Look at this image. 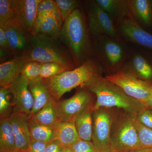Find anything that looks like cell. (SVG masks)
I'll use <instances>...</instances> for the list:
<instances>
[{
	"label": "cell",
	"instance_id": "cell-36",
	"mask_svg": "<svg viewBox=\"0 0 152 152\" xmlns=\"http://www.w3.org/2000/svg\"><path fill=\"white\" fill-rule=\"evenodd\" d=\"M48 143L31 141L28 152H45Z\"/></svg>",
	"mask_w": 152,
	"mask_h": 152
},
{
	"label": "cell",
	"instance_id": "cell-13",
	"mask_svg": "<svg viewBox=\"0 0 152 152\" xmlns=\"http://www.w3.org/2000/svg\"><path fill=\"white\" fill-rule=\"evenodd\" d=\"M29 81L20 76L8 88L12 96L14 110L31 115L34 100L29 89Z\"/></svg>",
	"mask_w": 152,
	"mask_h": 152
},
{
	"label": "cell",
	"instance_id": "cell-29",
	"mask_svg": "<svg viewBox=\"0 0 152 152\" xmlns=\"http://www.w3.org/2000/svg\"><path fill=\"white\" fill-rule=\"evenodd\" d=\"M69 71L64 66L55 63L42 64L39 77L45 80Z\"/></svg>",
	"mask_w": 152,
	"mask_h": 152
},
{
	"label": "cell",
	"instance_id": "cell-32",
	"mask_svg": "<svg viewBox=\"0 0 152 152\" xmlns=\"http://www.w3.org/2000/svg\"><path fill=\"white\" fill-rule=\"evenodd\" d=\"M136 119L142 125L152 129V109L146 107L143 109L137 114Z\"/></svg>",
	"mask_w": 152,
	"mask_h": 152
},
{
	"label": "cell",
	"instance_id": "cell-35",
	"mask_svg": "<svg viewBox=\"0 0 152 152\" xmlns=\"http://www.w3.org/2000/svg\"><path fill=\"white\" fill-rule=\"evenodd\" d=\"M66 148L58 140H54L48 143L45 152H63Z\"/></svg>",
	"mask_w": 152,
	"mask_h": 152
},
{
	"label": "cell",
	"instance_id": "cell-5",
	"mask_svg": "<svg viewBox=\"0 0 152 152\" xmlns=\"http://www.w3.org/2000/svg\"><path fill=\"white\" fill-rule=\"evenodd\" d=\"M93 58L97 61L107 75L121 70L129 51L130 46L123 39L107 35L94 38Z\"/></svg>",
	"mask_w": 152,
	"mask_h": 152
},
{
	"label": "cell",
	"instance_id": "cell-20",
	"mask_svg": "<svg viewBox=\"0 0 152 152\" xmlns=\"http://www.w3.org/2000/svg\"><path fill=\"white\" fill-rule=\"evenodd\" d=\"M93 107L90 105L76 116L73 122L80 139L92 141L93 128Z\"/></svg>",
	"mask_w": 152,
	"mask_h": 152
},
{
	"label": "cell",
	"instance_id": "cell-33",
	"mask_svg": "<svg viewBox=\"0 0 152 152\" xmlns=\"http://www.w3.org/2000/svg\"><path fill=\"white\" fill-rule=\"evenodd\" d=\"M73 152H98L92 141L81 139L70 147Z\"/></svg>",
	"mask_w": 152,
	"mask_h": 152
},
{
	"label": "cell",
	"instance_id": "cell-26",
	"mask_svg": "<svg viewBox=\"0 0 152 152\" xmlns=\"http://www.w3.org/2000/svg\"><path fill=\"white\" fill-rule=\"evenodd\" d=\"M8 87H1L0 89V117L1 120L8 118L12 113V104L11 102Z\"/></svg>",
	"mask_w": 152,
	"mask_h": 152
},
{
	"label": "cell",
	"instance_id": "cell-19",
	"mask_svg": "<svg viewBox=\"0 0 152 152\" xmlns=\"http://www.w3.org/2000/svg\"><path fill=\"white\" fill-rule=\"evenodd\" d=\"M29 89L34 100L31 115H33L42 109L53 97L45 81L39 77L29 81Z\"/></svg>",
	"mask_w": 152,
	"mask_h": 152
},
{
	"label": "cell",
	"instance_id": "cell-9",
	"mask_svg": "<svg viewBox=\"0 0 152 152\" xmlns=\"http://www.w3.org/2000/svg\"><path fill=\"white\" fill-rule=\"evenodd\" d=\"M92 142L98 152L113 151L110 141L113 117L112 114L101 108L94 111Z\"/></svg>",
	"mask_w": 152,
	"mask_h": 152
},
{
	"label": "cell",
	"instance_id": "cell-39",
	"mask_svg": "<svg viewBox=\"0 0 152 152\" xmlns=\"http://www.w3.org/2000/svg\"><path fill=\"white\" fill-rule=\"evenodd\" d=\"M131 152H152V148H142Z\"/></svg>",
	"mask_w": 152,
	"mask_h": 152
},
{
	"label": "cell",
	"instance_id": "cell-23",
	"mask_svg": "<svg viewBox=\"0 0 152 152\" xmlns=\"http://www.w3.org/2000/svg\"><path fill=\"white\" fill-rule=\"evenodd\" d=\"M29 129L31 141L49 143L55 140L54 127L39 124L30 115Z\"/></svg>",
	"mask_w": 152,
	"mask_h": 152
},
{
	"label": "cell",
	"instance_id": "cell-31",
	"mask_svg": "<svg viewBox=\"0 0 152 152\" xmlns=\"http://www.w3.org/2000/svg\"><path fill=\"white\" fill-rule=\"evenodd\" d=\"M135 126L142 148H152V129L142 125L137 119Z\"/></svg>",
	"mask_w": 152,
	"mask_h": 152
},
{
	"label": "cell",
	"instance_id": "cell-7",
	"mask_svg": "<svg viewBox=\"0 0 152 152\" xmlns=\"http://www.w3.org/2000/svg\"><path fill=\"white\" fill-rule=\"evenodd\" d=\"M84 8L89 27L94 38L107 35L122 39L108 14L95 1H87Z\"/></svg>",
	"mask_w": 152,
	"mask_h": 152
},
{
	"label": "cell",
	"instance_id": "cell-27",
	"mask_svg": "<svg viewBox=\"0 0 152 152\" xmlns=\"http://www.w3.org/2000/svg\"><path fill=\"white\" fill-rule=\"evenodd\" d=\"M42 64L36 61L26 60L21 76L29 81L38 78L40 75Z\"/></svg>",
	"mask_w": 152,
	"mask_h": 152
},
{
	"label": "cell",
	"instance_id": "cell-34",
	"mask_svg": "<svg viewBox=\"0 0 152 152\" xmlns=\"http://www.w3.org/2000/svg\"><path fill=\"white\" fill-rule=\"evenodd\" d=\"M58 11L54 1L41 0L38 5L37 17L49 12Z\"/></svg>",
	"mask_w": 152,
	"mask_h": 152
},
{
	"label": "cell",
	"instance_id": "cell-30",
	"mask_svg": "<svg viewBox=\"0 0 152 152\" xmlns=\"http://www.w3.org/2000/svg\"><path fill=\"white\" fill-rule=\"evenodd\" d=\"M14 19L12 0H0V28H4L8 22Z\"/></svg>",
	"mask_w": 152,
	"mask_h": 152
},
{
	"label": "cell",
	"instance_id": "cell-28",
	"mask_svg": "<svg viewBox=\"0 0 152 152\" xmlns=\"http://www.w3.org/2000/svg\"><path fill=\"white\" fill-rule=\"evenodd\" d=\"M54 1L64 22L74 10L81 7L80 2L76 0H55Z\"/></svg>",
	"mask_w": 152,
	"mask_h": 152
},
{
	"label": "cell",
	"instance_id": "cell-21",
	"mask_svg": "<svg viewBox=\"0 0 152 152\" xmlns=\"http://www.w3.org/2000/svg\"><path fill=\"white\" fill-rule=\"evenodd\" d=\"M54 128L55 140H58L65 148H70L80 139L73 122L59 121Z\"/></svg>",
	"mask_w": 152,
	"mask_h": 152
},
{
	"label": "cell",
	"instance_id": "cell-44",
	"mask_svg": "<svg viewBox=\"0 0 152 152\" xmlns=\"http://www.w3.org/2000/svg\"><path fill=\"white\" fill-rule=\"evenodd\" d=\"M114 152V151H113V152Z\"/></svg>",
	"mask_w": 152,
	"mask_h": 152
},
{
	"label": "cell",
	"instance_id": "cell-8",
	"mask_svg": "<svg viewBox=\"0 0 152 152\" xmlns=\"http://www.w3.org/2000/svg\"><path fill=\"white\" fill-rule=\"evenodd\" d=\"M105 78L116 85L129 96L135 99L145 106L152 88V84L142 80L121 69L116 73Z\"/></svg>",
	"mask_w": 152,
	"mask_h": 152
},
{
	"label": "cell",
	"instance_id": "cell-10",
	"mask_svg": "<svg viewBox=\"0 0 152 152\" xmlns=\"http://www.w3.org/2000/svg\"><path fill=\"white\" fill-rule=\"evenodd\" d=\"M72 97L56 102V111L59 121L73 122L76 116L91 105L92 93L83 87Z\"/></svg>",
	"mask_w": 152,
	"mask_h": 152
},
{
	"label": "cell",
	"instance_id": "cell-24",
	"mask_svg": "<svg viewBox=\"0 0 152 152\" xmlns=\"http://www.w3.org/2000/svg\"><path fill=\"white\" fill-rule=\"evenodd\" d=\"M0 151L4 152L18 151L10 117L1 120Z\"/></svg>",
	"mask_w": 152,
	"mask_h": 152
},
{
	"label": "cell",
	"instance_id": "cell-11",
	"mask_svg": "<svg viewBox=\"0 0 152 152\" xmlns=\"http://www.w3.org/2000/svg\"><path fill=\"white\" fill-rule=\"evenodd\" d=\"M3 29L10 54L21 56L28 48L32 35L24 25L16 19L10 21Z\"/></svg>",
	"mask_w": 152,
	"mask_h": 152
},
{
	"label": "cell",
	"instance_id": "cell-16",
	"mask_svg": "<svg viewBox=\"0 0 152 152\" xmlns=\"http://www.w3.org/2000/svg\"><path fill=\"white\" fill-rule=\"evenodd\" d=\"M63 23L59 11L45 13L37 17L33 35L40 34L58 39Z\"/></svg>",
	"mask_w": 152,
	"mask_h": 152
},
{
	"label": "cell",
	"instance_id": "cell-3",
	"mask_svg": "<svg viewBox=\"0 0 152 152\" xmlns=\"http://www.w3.org/2000/svg\"><path fill=\"white\" fill-rule=\"evenodd\" d=\"M21 56L42 64L58 63L69 70L76 68L69 52L58 39L40 34L32 35L28 48Z\"/></svg>",
	"mask_w": 152,
	"mask_h": 152
},
{
	"label": "cell",
	"instance_id": "cell-37",
	"mask_svg": "<svg viewBox=\"0 0 152 152\" xmlns=\"http://www.w3.org/2000/svg\"><path fill=\"white\" fill-rule=\"evenodd\" d=\"M0 47L1 51L4 52L5 53H10L8 42L5 35L4 29L0 28Z\"/></svg>",
	"mask_w": 152,
	"mask_h": 152
},
{
	"label": "cell",
	"instance_id": "cell-12",
	"mask_svg": "<svg viewBox=\"0 0 152 152\" xmlns=\"http://www.w3.org/2000/svg\"><path fill=\"white\" fill-rule=\"evenodd\" d=\"M122 69L152 84V61L145 52L137 47L131 46Z\"/></svg>",
	"mask_w": 152,
	"mask_h": 152
},
{
	"label": "cell",
	"instance_id": "cell-4",
	"mask_svg": "<svg viewBox=\"0 0 152 152\" xmlns=\"http://www.w3.org/2000/svg\"><path fill=\"white\" fill-rule=\"evenodd\" d=\"M103 72L97 61L89 59L74 69L44 80L55 102L66 93L83 86L94 76Z\"/></svg>",
	"mask_w": 152,
	"mask_h": 152
},
{
	"label": "cell",
	"instance_id": "cell-15",
	"mask_svg": "<svg viewBox=\"0 0 152 152\" xmlns=\"http://www.w3.org/2000/svg\"><path fill=\"white\" fill-rule=\"evenodd\" d=\"M41 0H12L15 19L23 23L32 35L34 30L38 5Z\"/></svg>",
	"mask_w": 152,
	"mask_h": 152
},
{
	"label": "cell",
	"instance_id": "cell-2",
	"mask_svg": "<svg viewBox=\"0 0 152 152\" xmlns=\"http://www.w3.org/2000/svg\"><path fill=\"white\" fill-rule=\"evenodd\" d=\"M81 87L96 96V101L93 107L94 111L101 108L117 107L137 115L145 108L141 102L129 96L119 87L101 75L94 76Z\"/></svg>",
	"mask_w": 152,
	"mask_h": 152
},
{
	"label": "cell",
	"instance_id": "cell-25",
	"mask_svg": "<svg viewBox=\"0 0 152 152\" xmlns=\"http://www.w3.org/2000/svg\"><path fill=\"white\" fill-rule=\"evenodd\" d=\"M56 103L53 99H52L37 114L30 116L39 124L54 127L59 122L57 117Z\"/></svg>",
	"mask_w": 152,
	"mask_h": 152
},
{
	"label": "cell",
	"instance_id": "cell-45",
	"mask_svg": "<svg viewBox=\"0 0 152 152\" xmlns=\"http://www.w3.org/2000/svg\"></svg>",
	"mask_w": 152,
	"mask_h": 152
},
{
	"label": "cell",
	"instance_id": "cell-17",
	"mask_svg": "<svg viewBox=\"0 0 152 152\" xmlns=\"http://www.w3.org/2000/svg\"><path fill=\"white\" fill-rule=\"evenodd\" d=\"M131 16L144 29H152V3L150 0H127Z\"/></svg>",
	"mask_w": 152,
	"mask_h": 152
},
{
	"label": "cell",
	"instance_id": "cell-6",
	"mask_svg": "<svg viewBox=\"0 0 152 152\" xmlns=\"http://www.w3.org/2000/svg\"><path fill=\"white\" fill-rule=\"evenodd\" d=\"M136 115L124 111L113 118L110 132L111 144L115 152H131L142 148L136 129Z\"/></svg>",
	"mask_w": 152,
	"mask_h": 152
},
{
	"label": "cell",
	"instance_id": "cell-43",
	"mask_svg": "<svg viewBox=\"0 0 152 152\" xmlns=\"http://www.w3.org/2000/svg\"><path fill=\"white\" fill-rule=\"evenodd\" d=\"M0 152H3V151H0Z\"/></svg>",
	"mask_w": 152,
	"mask_h": 152
},
{
	"label": "cell",
	"instance_id": "cell-22",
	"mask_svg": "<svg viewBox=\"0 0 152 152\" xmlns=\"http://www.w3.org/2000/svg\"><path fill=\"white\" fill-rule=\"evenodd\" d=\"M105 11L115 24L129 13L127 0H95Z\"/></svg>",
	"mask_w": 152,
	"mask_h": 152
},
{
	"label": "cell",
	"instance_id": "cell-1",
	"mask_svg": "<svg viewBox=\"0 0 152 152\" xmlns=\"http://www.w3.org/2000/svg\"><path fill=\"white\" fill-rule=\"evenodd\" d=\"M94 39L81 7L74 10L64 21L58 37L69 52L76 68L93 58Z\"/></svg>",
	"mask_w": 152,
	"mask_h": 152
},
{
	"label": "cell",
	"instance_id": "cell-41",
	"mask_svg": "<svg viewBox=\"0 0 152 152\" xmlns=\"http://www.w3.org/2000/svg\"><path fill=\"white\" fill-rule=\"evenodd\" d=\"M63 152H73L70 148H66Z\"/></svg>",
	"mask_w": 152,
	"mask_h": 152
},
{
	"label": "cell",
	"instance_id": "cell-38",
	"mask_svg": "<svg viewBox=\"0 0 152 152\" xmlns=\"http://www.w3.org/2000/svg\"><path fill=\"white\" fill-rule=\"evenodd\" d=\"M145 107L152 109V88L149 97L145 104Z\"/></svg>",
	"mask_w": 152,
	"mask_h": 152
},
{
	"label": "cell",
	"instance_id": "cell-40",
	"mask_svg": "<svg viewBox=\"0 0 152 152\" xmlns=\"http://www.w3.org/2000/svg\"><path fill=\"white\" fill-rule=\"evenodd\" d=\"M145 52V53H146L147 56H148V57L151 60V61L152 62V53H149V52H146L145 51H144Z\"/></svg>",
	"mask_w": 152,
	"mask_h": 152
},
{
	"label": "cell",
	"instance_id": "cell-42",
	"mask_svg": "<svg viewBox=\"0 0 152 152\" xmlns=\"http://www.w3.org/2000/svg\"><path fill=\"white\" fill-rule=\"evenodd\" d=\"M18 152H28V151H18Z\"/></svg>",
	"mask_w": 152,
	"mask_h": 152
},
{
	"label": "cell",
	"instance_id": "cell-14",
	"mask_svg": "<svg viewBox=\"0 0 152 152\" xmlns=\"http://www.w3.org/2000/svg\"><path fill=\"white\" fill-rule=\"evenodd\" d=\"M29 116L14 110L10 117L18 151H27L31 142L29 129Z\"/></svg>",
	"mask_w": 152,
	"mask_h": 152
},
{
	"label": "cell",
	"instance_id": "cell-18",
	"mask_svg": "<svg viewBox=\"0 0 152 152\" xmlns=\"http://www.w3.org/2000/svg\"><path fill=\"white\" fill-rule=\"evenodd\" d=\"M26 60L22 56H16L0 65V86L7 87L21 75Z\"/></svg>",
	"mask_w": 152,
	"mask_h": 152
}]
</instances>
